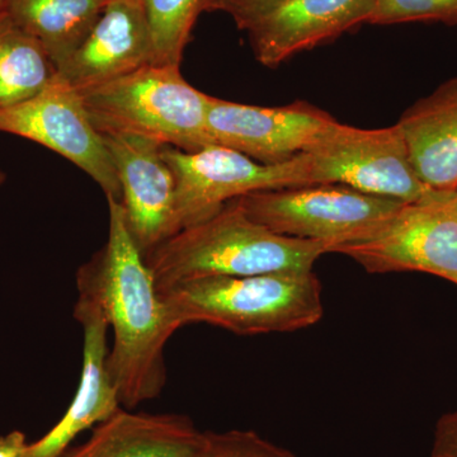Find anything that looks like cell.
<instances>
[{"label":"cell","mask_w":457,"mask_h":457,"mask_svg":"<svg viewBox=\"0 0 457 457\" xmlns=\"http://www.w3.org/2000/svg\"><path fill=\"white\" fill-rule=\"evenodd\" d=\"M29 444L25 433L13 431L0 437V457H26Z\"/></svg>","instance_id":"cell-24"},{"label":"cell","mask_w":457,"mask_h":457,"mask_svg":"<svg viewBox=\"0 0 457 457\" xmlns=\"http://www.w3.org/2000/svg\"><path fill=\"white\" fill-rule=\"evenodd\" d=\"M429 457H457V411L438 420Z\"/></svg>","instance_id":"cell-23"},{"label":"cell","mask_w":457,"mask_h":457,"mask_svg":"<svg viewBox=\"0 0 457 457\" xmlns=\"http://www.w3.org/2000/svg\"><path fill=\"white\" fill-rule=\"evenodd\" d=\"M107 204L106 245L80 267L77 284L88 287L104 309L113 335L108 370L122 408L132 409L163 392L165 345L179 327L132 239L121 203L107 197Z\"/></svg>","instance_id":"cell-1"},{"label":"cell","mask_w":457,"mask_h":457,"mask_svg":"<svg viewBox=\"0 0 457 457\" xmlns=\"http://www.w3.org/2000/svg\"><path fill=\"white\" fill-rule=\"evenodd\" d=\"M161 295L179 328L206 323L240 336L295 332L324 312L314 270L197 278Z\"/></svg>","instance_id":"cell-3"},{"label":"cell","mask_w":457,"mask_h":457,"mask_svg":"<svg viewBox=\"0 0 457 457\" xmlns=\"http://www.w3.org/2000/svg\"><path fill=\"white\" fill-rule=\"evenodd\" d=\"M144 0H108L89 35L57 73L79 92L154 64Z\"/></svg>","instance_id":"cell-13"},{"label":"cell","mask_w":457,"mask_h":457,"mask_svg":"<svg viewBox=\"0 0 457 457\" xmlns=\"http://www.w3.org/2000/svg\"><path fill=\"white\" fill-rule=\"evenodd\" d=\"M369 273L417 272L457 285V189L431 191L403 204L371 239L333 246Z\"/></svg>","instance_id":"cell-7"},{"label":"cell","mask_w":457,"mask_h":457,"mask_svg":"<svg viewBox=\"0 0 457 457\" xmlns=\"http://www.w3.org/2000/svg\"><path fill=\"white\" fill-rule=\"evenodd\" d=\"M102 135H134L183 152L212 145L209 95L195 88L180 66L149 64L80 92Z\"/></svg>","instance_id":"cell-4"},{"label":"cell","mask_w":457,"mask_h":457,"mask_svg":"<svg viewBox=\"0 0 457 457\" xmlns=\"http://www.w3.org/2000/svg\"><path fill=\"white\" fill-rule=\"evenodd\" d=\"M56 74L44 45L0 14V110L35 97Z\"/></svg>","instance_id":"cell-18"},{"label":"cell","mask_w":457,"mask_h":457,"mask_svg":"<svg viewBox=\"0 0 457 457\" xmlns=\"http://www.w3.org/2000/svg\"><path fill=\"white\" fill-rule=\"evenodd\" d=\"M104 139L121 188L126 225L146 258L180 230L176 179L164 145L134 135H104Z\"/></svg>","instance_id":"cell-10"},{"label":"cell","mask_w":457,"mask_h":457,"mask_svg":"<svg viewBox=\"0 0 457 457\" xmlns=\"http://www.w3.org/2000/svg\"><path fill=\"white\" fill-rule=\"evenodd\" d=\"M204 0H144L153 41L154 64H182L183 53L191 38Z\"/></svg>","instance_id":"cell-19"},{"label":"cell","mask_w":457,"mask_h":457,"mask_svg":"<svg viewBox=\"0 0 457 457\" xmlns=\"http://www.w3.org/2000/svg\"><path fill=\"white\" fill-rule=\"evenodd\" d=\"M108 0H7L5 13L44 45L57 71L82 45Z\"/></svg>","instance_id":"cell-17"},{"label":"cell","mask_w":457,"mask_h":457,"mask_svg":"<svg viewBox=\"0 0 457 457\" xmlns=\"http://www.w3.org/2000/svg\"><path fill=\"white\" fill-rule=\"evenodd\" d=\"M78 294L74 318L83 328L79 385L64 416L44 437L29 445L26 457H62L80 433L106 422L122 408L119 390L108 370L110 326L106 315L88 287L78 285Z\"/></svg>","instance_id":"cell-12"},{"label":"cell","mask_w":457,"mask_h":457,"mask_svg":"<svg viewBox=\"0 0 457 457\" xmlns=\"http://www.w3.org/2000/svg\"><path fill=\"white\" fill-rule=\"evenodd\" d=\"M5 180V174L3 173L2 170H0V187H2L3 183H4Z\"/></svg>","instance_id":"cell-26"},{"label":"cell","mask_w":457,"mask_h":457,"mask_svg":"<svg viewBox=\"0 0 457 457\" xmlns=\"http://www.w3.org/2000/svg\"><path fill=\"white\" fill-rule=\"evenodd\" d=\"M163 154L176 179L180 228L212 218L230 201L252 192L314 185L308 153L272 164L219 144L196 152L164 146Z\"/></svg>","instance_id":"cell-6"},{"label":"cell","mask_w":457,"mask_h":457,"mask_svg":"<svg viewBox=\"0 0 457 457\" xmlns=\"http://www.w3.org/2000/svg\"><path fill=\"white\" fill-rule=\"evenodd\" d=\"M233 203L273 233L326 243L328 253L378 236L405 204L336 183L252 192Z\"/></svg>","instance_id":"cell-5"},{"label":"cell","mask_w":457,"mask_h":457,"mask_svg":"<svg viewBox=\"0 0 457 457\" xmlns=\"http://www.w3.org/2000/svg\"><path fill=\"white\" fill-rule=\"evenodd\" d=\"M396 125L418 177L435 191L457 189V78L408 108Z\"/></svg>","instance_id":"cell-16"},{"label":"cell","mask_w":457,"mask_h":457,"mask_svg":"<svg viewBox=\"0 0 457 457\" xmlns=\"http://www.w3.org/2000/svg\"><path fill=\"white\" fill-rule=\"evenodd\" d=\"M287 0H213L207 12H224L233 18L237 29L246 31L262 17L275 11Z\"/></svg>","instance_id":"cell-22"},{"label":"cell","mask_w":457,"mask_h":457,"mask_svg":"<svg viewBox=\"0 0 457 457\" xmlns=\"http://www.w3.org/2000/svg\"><path fill=\"white\" fill-rule=\"evenodd\" d=\"M378 0H287L246 29L255 59L276 68L335 40L370 17Z\"/></svg>","instance_id":"cell-14"},{"label":"cell","mask_w":457,"mask_h":457,"mask_svg":"<svg viewBox=\"0 0 457 457\" xmlns=\"http://www.w3.org/2000/svg\"><path fill=\"white\" fill-rule=\"evenodd\" d=\"M212 2H213V0H204V11H206V8L209 7V5L212 4Z\"/></svg>","instance_id":"cell-27"},{"label":"cell","mask_w":457,"mask_h":457,"mask_svg":"<svg viewBox=\"0 0 457 457\" xmlns=\"http://www.w3.org/2000/svg\"><path fill=\"white\" fill-rule=\"evenodd\" d=\"M196 457H299L254 431L204 432Z\"/></svg>","instance_id":"cell-21"},{"label":"cell","mask_w":457,"mask_h":457,"mask_svg":"<svg viewBox=\"0 0 457 457\" xmlns=\"http://www.w3.org/2000/svg\"><path fill=\"white\" fill-rule=\"evenodd\" d=\"M335 121L326 111L308 102L261 107L210 96L207 111L213 144L270 164L308 152Z\"/></svg>","instance_id":"cell-11"},{"label":"cell","mask_w":457,"mask_h":457,"mask_svg":"<svg viewBox=\"0 0 457 457\" xmlns=\"http://www.w3.org/2000/svg\"><path fill=\"white\" fill-rule=\"evenodd\" d=\"M0 132L47 147L88 174L106 197L121 198L104 135L93 125L79 90L59 73L35 97L2 108Z\"/></svg>","instance_id":"cell-9"},{"label":"cell","mask_w":457,"mask_h":457,"mask_svg":"<svg viewBox=\"0 0 457 457\" xmlns=\"http://www.w3.org/2000/svg\"><path fill=\"white\" fill-rule=\"evenodd\" d=\"M328 249L326 243L273 233L230 201L212 218L180 228L145 261L162 294L197 278L306 272Z\"/></svg>","instance_id":"cell-2"},{"label":"cell","mask_w":457,"mask_h":457,"mask_svg":"<svg viewBox=\"0 0 457 457\" xmlns=\"http://www.w3.org/2000/svg\"><path fill=\"white\" fill-rule=\"evenodd\" d=\"M409 22L457 25V0H378L369 20L378 26Z\"/></svg>","instance_id":"cell-20"},{"label":"cell","mask_w":457,"mask_h":457,"mask_svg":"<svg viewBox=\"0 0 457 457\" xmlns=\"http://www.w3.org/2000/svg\"><path fill=\"white\" fill-rule=\"evenodd\" d=\"M204 432L182 414L132 413L121 408L92 437L62 457H196Z\"/></svg>","instance_id":"cell-15"},{"label":"cell","mask_w":457,"mask_h":457,"mask_svg":"<svg viewBox=\"0 0 457 457\" xmlns=\"http://www.w3.org/2000/svg\"><path fill=\"white\" fill-rule=\"evenodd\" d=\"M5 5H7V0H0V14L4 13Z\"/></svg>","instance_id":"cell-25"},{"label":"cell","mask_w":457,"mask_h":457,"mask_svg":"<svg viewBox=\"0 0 457 457\" xmlns=\"http://www.w3.org/2000/svg\"><path fill=\"white\" fill-rule=\"evenodd\" d=\"M306 153L314 185L336 183L400 203H411L431 191L418 177L396 123L360 129L335 121Z\"/></svg>","instance_id":"cell-8"}]
</instances>
